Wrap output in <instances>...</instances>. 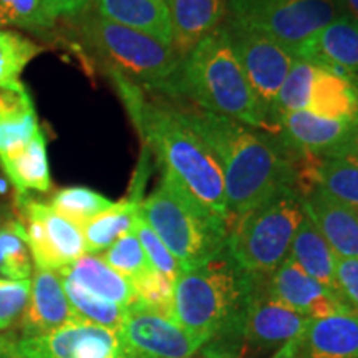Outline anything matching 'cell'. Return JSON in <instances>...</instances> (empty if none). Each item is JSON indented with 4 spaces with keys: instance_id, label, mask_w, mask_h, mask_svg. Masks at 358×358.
I'll use <instances>...</instances> for the list:
<instances>
[{
    "instance_id": "obj_1",
    "label": "cell",
    "mask_w": 358,
    "mask_h": 358,
    "mask_svg": "<svg viewBox=\"0 0 358 358\" xmlns=\"http://www.w3.org/2000/svg\"><path fill=\"white\" fill-rule=\"evenodd\" d=\"M176 113L209 146L222 169L227 229L280 187H295L294 156L274 138L198 106Z\"/></svg>"
},
{
    "instance_id": "obj_2",
    "label": "cell",
    "mask_w": 358,
    "mask_h": 358,
    "mask_svg": "<svg viewBox=\"0 0 358 358\" xmlns=\"http://www.w3.org/2000/svg\"><path fill=\"white\" fill-rule=\"evenodd\" d=\"M115 88L146 145L155 151L164 171L214 216L227 224V199L224 174L216 156L176 110L148 101L136 83L108 71Z\"/></svg>"
},
{
    "instance_id": "obj_3",
    "label": "cell",
    "mask_w": 358,
    "mask_h": 358,
    "mask_svg": "<svg viewBox=\"0 0 358 358\" xmlns=\"http://www.w3.org/2000/svg\"><path fill=\"white\" fill-rule=\"evenodd\" d=\"M186 95L198 108L254 129L267 128V113L237 60L224 22L182 57L169 95Z\"/></svg>"
},
{
    "instance_id": "obj_4",
    "label": "cell",
    "mask_w": 358,
    "mask_h": 358,
    "mask_svg": "<svg viewBox=\"0 0 358 358\" xmlns=\"http://www.w3.org/2000/svg\"><path fill=\"white\" fill-rule=\"evenodd\" d=\"M254 289V275L222 250L204 266L182 271L173 284V319L194 334L216 337L243 327Z\"/></svg>"
},
{
    "instance_id": "obj_5",
    "label": "cell",
    "mask_w": 358,
    "mask_h": 358,
    "mask_svg": "<svg viewBox=\"0 0 358 358\" xmlns=\"http://www.w3.org/2000/svg\"><path fill=\"white\" fill-rule=\"evenodd\" d=\"M140 214L182 271L204 266L227 249V224L204 209L166 171L159 186L141 201Z\"/></svg>"
},
{
    "instance_id": "obj_6",
    "label": "cell",
    "mask_w": 358,
    "mask_h": 358,
    "mask_svg": "<svg viewBox=\"0 0 358 358\" xmlns=\"http://www.w3.org/2000/svg\"><path fill=\"white\" fill-rule=\"evenodd\" d=\"M303 214L299 191L294 186L280 187L229 227L231 257L249 274L271 275L289 256Z\"/></svg>"
},
{
    "instance_id": "obj_7",
    "label": "cell",
    "mask_w": 358,
    "mask_h": 358,
    "mask_svg": "<svg viewBox=\"0 0 358 358\" xmlns=\"http://www.w3.org/2000/svg\"><path fill=\"white\" fill-rule=\"evenodd\" d=\"M83 42L108 66L133 83L169 93L182 57L150 35L88 13L80 24Z\"/></svg>"
},
{
    "instance_id": "obj_8",
    "label": "cell",
    "mask_w": 358,
    "mask_h": 358,
    "mask_svg": "<svg viewBox=\"0 0 358 358\" xmlns=\"http://www.w3.org/2000/svg\"><path fill=\"white\" fill-rule=\"evenodd\" d=\"M227 15L295 52L343 12L338 0H227Z\"/></svg>"
},
{
    "instance_id": "obj_9",
    "label": "cell",
    "mask_w": 358,
    "mask_h": 358,
    "mask_svg": "<svg viewBox=\"0 0 358 358\" xmlns=\"http://www.w3.org/2000/svg\"><path fill=\"white\" fill-rule=\"evenodd\" d=\"M224 25L254 95L268 115L297 57L271 35L231 19L224 20Z\"/></svg>"
},
{
    "instance_id": "obj_10",
    "label": "cell",
    "mask_w": 358,
    "mask_h": 358,
    "mask_svg": "<svg viewBox=\"0 0 358 358\" xmlns=\"http://www.w3.org/2000/svg\"><path fill=\"white\" fill-rule=\"evenodd\" d=\"M35 267L58 272L87 254L82 229L53 211L50 204L29 198L17 201Z\"/></svg>"
},
{
    "instance_id": "obj_11",
    "label": "cell",
    "mask_w": 358,
    "mask_h": 358,
    "mask_svg": "<svg viewBox=\"0 0 358 358\" xmlns=\"http://www.w3.org/2000/svg\"><path fill=\"white\" fill-rule=\"evenodd\" d=\"M261 279L262 275H254L243 319L245 342L256 350H277L275 358H295L310 319L272 299L267 289H261Z\"/></svg>"
},
{
    "instance_id": "obj_12",
    "label": "cell",
    "mask_w": 358,
    "mask_h": 358,
    "mask_svg": "<svg viewBox=\"0 0 358 358\" xmlns=\"http://www.w3.org/2000/svg\"><path fill=\"white\" fill-rule=\"evenodd\" d=\"M10 358H129L116 330L83 320L47 335L13 338Z\"/></svg>"
},
{
    "instance_id": "obj_13",
    "label": "cell",
    "mask_w": 358,
    "mask_h": 358,
    "mask_svg": "<svg viewBox=\"0 0 358 358\" xmlns=\"http://www.w3.org/2000/svg\"><path fill=\"white\" fill-rule=\"evenodd\" d=\"M118 335L129 358H191L211 340L138 307L129 308Z\"/></svg>"
},
{
    "instance_id": "obj_14",
    "label": "cell",
    "mask_w": 358,
    "mask_h": 358,
    "mask_svg": "<svg viewBox=\"0 0 358 358\" xmlns=\"http://www.w3.org/2000/svg\"><path fill=\"white\" fill-rule=\"evenodd\" d=\"M266 289L272 299L307 319H320L335 312L350 310L289 256L272 272L271 279L266 282Z\"/></svg>"
},
{
    "instance_id": "obj_15",
    "label": "cell",
    "mask_w": 358,
    "mask_h": 358,
    "mask_svg": "<svg viewBox=\"0 0 358 358\" xmlns=\"http://www.w3.org/2000/svg\"><path fill=\"white\" fill-rule=\"evenodd\" d=\"M279 133V145L290 156H324L345 138L352 123L337 122L308 110L290 111L268 122ZM267 127V128H268Z\"/></svg>"
},
{
    "instance_id": "obj_16",
    "label": "cell",
    "mask_w": 358,
    "mask_h": 358,
    "mask_svg": "<svg viewBox=\"0 0 358 358\" xmlns=\"http://www.w3.org/2000/svg\"><path fill=\"white\" fill-rule=\"evenodd\" d=\"M295 57L358 85V22L342 15L295 48Z\"/></svg>"
},
{
    "instance_id": "obj_17",
    "label": "cell",
    "mask_w": 358,
    "mask_h": 358,
    "mask_svg": "<svg viewBox=\"0 0 358 358\" xmlns=\"http://www.w3.org/2000/svg\"><path fill=\"white\" fill-rule=\"evenodd\" d=\"M75 320L80 319L70 306L60 274L35 267L30 299L20 319L22 338L47 335Z\"/></svg>"
},
{
    "instance_id": "obj_18",
    "label": "cell",
    "mask_w": 358,
    "mask_h": 358,
    "mask_svg": "<svg viewBox=\"0 0 358 358\" xmlns=\"http://www.w3.org/2000/svg\"><path fill=\"white\" fill-rule=\"evenodd\" d=\"M302 198V208L337 257L358 259V209L342 204L319 187Z\"/></svg>"
},
{
    "instance_id": "obj_19",
    "label": "cell",
    "mask_w": 358,
    "mask_h": 358,
    "mask_svg": "<svg viewBox=\"0 0 358 358\" xmlns=\"http://www.w3.org/2000/svg\"><path fill=\"white\" fill-rule=\"evenodd\" d=\"M295 163V189L303 196L312 187H319L342 204L358 209V161L322 156H301Z\"/></svg>"
},
{
    "instance_id": "obj_20",
    "label": "cell",
    "mask_w": 358,
    "mask_h": 358,
    "mask_svg": "<svg viewBox=\"0 0 358 358\" xmlns=\"http://www.w3.org/2000/svg\"><path fill=\"white\" fill-rule=\"evenodd\" d=\"M297 357L358 358V313L343 310L308 320Z\"/></svg>"
},
{
    "instance_id": "obj_21",
    "label": "cell",
    "mask_w": 358,
    "mask_h": 358,
    "mask_svg": "<svg viewBox=\"0 0 358 358\" xmlns=\"http://www.w3.org/2000/svg\"><path fill=\"white\" fill-rule=\"evenodd\" d=\"M173 48L186 57L227 17V0H168Z\"/></svg>"
},
{
    "instance_id": "obj_22",
    "label": "cell",
    "mask_w": 358,
    "mask_h": 358,
    "mask_svg": "<svg viewBox=\"0 0 358 358\" xmlns=\"http://www.w3.org/2000/svg\"><path fill=\"white\" fill-rule=\"evenodd\" d=\"M96 15L173 47L169 7L163 0H93Z\"/></svg>"
},
{
    "instance_id": "obj_23",
    "label": "cell",
    "mask_w": 358,
    "mask_h": 358,
    "mask_svg": "<svg viewBox=\"0 0 358 358\" xmlns=\"http://www.w3.org/2000/svg\"><path fill=\"white\" fill-rule=\"evenodd\" d=\"M0 166L15 187L17 201L29 198L32 191L48 192L52 187L50 166H48L47 140L42 128L25 145L0 158Z\"/></svg>"
},
{
    "instance_id": "obj_24",
    "label": "cell",
    "mask_w": 358,
    "mask_h": 358,
    "mask_svg": "<svg viewBox=\"0 0 358 358\" xmlns=\"http://www.w3.org/2000/svg\"><path fill=\"white\" fill-rule=\"evenodd\" d=\"M58 274L108 302L127 308H131L136 303V294L131 282L111 268L101 256L85 254L69 267L58 271Z\"/></svg>"
},
{
    "instance_id": "obj_25",
    "label": "cell",
    "mask_w": 358,
    "mask_h": 358,
    "mask_svg": "<svg viewBox=\"0 0 358 358\" xmlns=\"http://www.w3.org/2000/svg\"><path fill=\"white\" fill-rule=\"evenodd\" d=\"M38 129L37 111L25 85L0 90V158L29 143Z\"/></svg>"
},
{
    "instance_id": "obj_26",
    "label": "cell",
    "mask_w": 358,
    "mask_h": 358,
    "mask_svg": "<svg viewBox=\"0 0 358 358\" xmlns=\"http://www.w3.org/2000/svg\"><path fill=\"white\" fill-rule=\"evenodd\" d=\"M289 257L294 262H297L308 275L320 282L325 289H329L342 302L337 287V279H335V259H337V256H335L332 248H330L325 237L320 234V231L317 229V226L307 214H303L302 222L299 224L292 244H290Z\"/></svg>"
},
{
    "instance_id": "obj_27",
    "label": "cell",
    "mask_w": 358,
    "mask_h": 358,
    "mask_svg": "<svg viewBox=\"0 0 358 358\" xmlns=\"http://www.w3.org/2000/svg\"><path fill=\"white\" fill-rule=\"evenodd\" d=\"M308 111L337 122H357L358 85L343 75L315 65Z\"/></svg>"
},
{
    "instance_id": "obj_28",
    "label": "cell",
    "mask_w": 358,
    "mask_h": 358,
    "mask_svg": "<svg viewBox=\"0 0 358 358\" xmlns=\"http://www.w3.org/2000/svg\"><path fill=\"white\" fill-rule=\"evenodd\" d=\"M140 194H133L131 198L115 203L113 208L108 209L106 213L98 214L96 217L90 219L88 222L80 226L87 254L100 256L120 237L133 231L134 221H136L138 213H140Z\"/></svg>"
},
{
    "instance_id": "obj_29",
    "label": "cell",
    "mask_w": 358,
    "mask_h": 358,
    "mask_svg": "<svg viewBox=\"0 0 358 358\" xmlns=\"http://www.w3.org/2000/svg\"><path fill=\"white\" fill-rule=\"evenodd\" d=\"M34 274L25 226L17 219H0V279L30 280Z\"/></svg>"
},
{
    "instance_id": "obj_30",
    "label": "cell",
    "mask_w": 358,
    "mask_h": 358,
    "mask_svg": "<svg viewBox=\"0 0 358 358\" xmlns=\"http://www.w3.org/2000/svg\"><path fill=\"white\" fill-rule=\"evenodd\" d=\"M62 284H64L70 306L80 320L106 327V329L118 332V329L122 327L124 319H127L129 308L96 297V295L90 294L88 290L80 287L78 284L66 279V277H62Z\"/></svg>"
},
{
    "instance_id": "obj_31",
    "label": "cell",
    "mask_w": 358,
    "mask_h": 358,
    "mask_svg": "<svg viewBox=\"0 0 358 358\" xmlns=\"http://www.w3.org/2000/svg\"><path fill=\"white\" fill-rule=\"evenodd\" d=\"M313 75H315V65L303 58H295L292 69L282 83L271 111H268L267 127L268 122L274 120L275 116L290 113V111L308 110Z\"/></svg>"
},
{
    "instance_id": "obj_32",
    "label": "cell",
    "mask_w": 358,
    "mask_h": 358,
    "mask_svg": "<svg viewBox=\"0 0 358 358\" xmlns=\"http://www.w3.org/2000/svg\"><path fill=\"white\" fill-rule=\"evenodd\" d=\"M48 204L52 206L53 211L75 222L77 226H83L90 219L106 213L115 206L113 201L105 198L101 192L85 186L64 187L53 194Z\"/></svg>"
},
{
    "instance_id": "obj_33",
    "label": "cell",
    "mask_w": 358,
    "mask_h": 358,
    "mask_svg": "<svg viewBox=\"0 0 358 358\" xmlns=\"http://www.w3.org/2000/svg\"><path fill=\"white\" fill-rule=\"evenodd\" d=\"M42 47L15 30L0 29V90L20 83V75Z\"/></svg>"
},
{
    "instance_id": "obj_34",
    "label": "cell",
    "mask_w": 358,
    "mask_h": 358,
    "mask_svg": "<svg viewBox=\"0 0 358 358\" xmlns=\"http://www.w3.org/2000/svg\"><path fill=\"white\" fill-rule=\"evenodd\" d=\"M101 257L111 268L127 277L129 282L153 271V266L148 261L145 249L134 231H129L120 237L105 252H101Z\"/></svg>"
},
{
    "instance_id": "obj_35",
    "label": "cell",
    "mask_w": 358,
    "mask_h": 358,
    "mask_svg": "<svg viewBox=\"0 0 358 358\" xmlns=\"http://www.w3.org/2000/svg\"><path fill=\"white\" fill-rule=\"evenodd\" d=\"M43 0H0V27H17L29 32H45L55 25Z\"/></svg>"
},
{
    "instance_id": "obj_36",
    "label": "cell",
    "mask_w": 358,
    "mask_h": 358,
    "mask_svg": "<svg viewBox=\"0 0 358 358\" xmlns=\"http://www.w3.org/2000/svg\"><path fill=\"white\" fill-rule=\"evenodd\" d=\"M134 294H136V303L133 307L145 308V310L155 312L158 315L173 319V284L159 274L158 271H150L145 275L131 280ZM131 307V308H133Z\"/></svg>"
},
{
    "instance_id": "obj_37",
    "label": "cell",
    "mask_w": 358,
    "mask_h": 358,
    "mask_svg": "<svg viewBox=\"0 0 358 358\" xmlns=\"http://www.w3.org/2000/svg\"><path fill=\"white\" fill-rule=\"evenodd\" d=\"M133 231L138 236V239H140L148 261H150L155 271H158L159 274L168 277L171 282L176 280L178 275L182 272L178 259L173 256L171 250L164 245L163 241L156 236V232L148 226V222L141 217L140 213H138L136 221H134Z\"/></svg>"
},
{
    "instance_id": "obj_38",
    "label": "cell",
    "mask_w": 358,
    "mask_h": 358,
    "mask_svg": "<svg viewBox=\"0 0 358 358\" xmlns=\"http://www.w3.org/2000/svg\"><path fill=\"white\" fill-rule=\"evenodd\" d=\"M32 279L2 280L0 279V330H7L22 319L29 303Z\"/></svg>"
},
{
    "instance_id": "obj_39",
    "label": "cell",
    "mask_w": 358,
    "mask_h": 358,
    "mask_svg": "<svg viewBox=\"0 0 358 358\" xmlns=\"http://www.w3.org/2000/svg\"><path fill=\"white\" fill-rule=\"evenodd\" d=\"M335 279L342 302L358 313V259H335Z\"/></svg>"
},
{
    "instance_id": "obj_40",
    "label": "cell",
    "mask_w": 358,
    "mask_h": 358,
    "mask_svg": "<svg viewBox=\"0 0 358 358\" xmlns=\"http://www.w3.org/2000/svg\"><path fill=\"white\" fill-rule=\"evenodd\" d=\"M53 19H75L90 7L93 0H43Z\"/></svg>"
},
{
    "instance_id": "obj_41",
    "label": "cell",
    "mask_w": 358,
    "mask_h": 358,
    "mask_svg": "<svg viewBox=\"0 0 358 358\" xmlns=\"http://www.w3.org/2000/svg\"><path fill=\"white\" fill-rule=\"evenodd\" d=\"M322 158H340V159L358 161V120L352 123V127L345 134V138H343L337 146L332 148L329 153L322 156Z\"/></svg>"
},
{
    "instance_id": "obj_42",
    "label": "cell",
    "mask_w": 358,
    "mask_h": 358,
    "mask_svg": "<svg viewBox=\"0 0 358 358\" xmlns=\"http://www.w3.org/2000/svg\"><path fill=\"white\" fill-rule=\"evenodd\" d=\"M343 15L358 22V0H338Z\"/></svg>"
},
{
    "instance_id": "obj_43",
    "label": "cell",
    "mask_w": 358,
    "mask_h": 358,
    "mask_svg": "<svg viewBox=\"0 0 358 358\" xmlns=\"http://www.w3.org/2000/svg\"><path fill=\"white\" fill-rule=\"evenodd\" d=\"M13 338L0 335V358H10Z\"/></svg>"
},
{
    "instance_id": "obj_44",
    "label": "cell",
    "mask_w": 358,
    "mask_h": 358,
    "mask_svg": "<svg viewBox=\"0 0 358 358\" xmlns=\"http://www.w3.org/2000/svg\"><path fill=\"white\" fill-rule=\"evenodd\" d=\"M7 187H8V179L0 178V194H6Z\"/></svg>"
},
{
    "instance_id": "obj_45",
    "label": "cell",
    "mask_w": 358,
    "mask_h": 358,
    "mask_svg": "<svg viewBox=\"0 0 358 358\" xmlns=\"http://www.w3.org/2000/svg\"><path fill=\"white\" fill-rule=\"evenodd\" d=\"M163 2H166V3H168V0H163Z\"/></svg>"
}]
</instances>
